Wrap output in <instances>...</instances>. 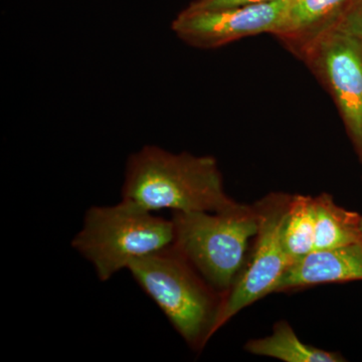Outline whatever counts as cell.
Segmentation results:
<instances>
[{
	"mask_svg": "<svg viewBox=\"0 0 362 362\" xmlns=\"http://www.w3.org/2000/svg\"><path fill=\"white\" fill-rule=\"evenodd\" d=\"M361 44H362V42H361Z\"/></svg>",
	"mask_w": 362,
	"mask_h": 362,
	"instance_id": "2e32d148",
	"label": "cell"
},
{
	"mask_svg": "<svg viewBox=\"0 0 362 362\" xmlns=\"http://www.w3.org/2000/svg\"><path fill=\"white\" fill-rule=\"evenodd\" d=\"M337 105L362 163V44L340 30L324 33L298 56Z\"/></svg>",
	"mask_w": 362,
	"mask_h": 362,
	"instance_id": "8992f818",
	"label": "cell"
},
{
	"mask_svg": "<svg viewBox=\"0 0 362 362\" xmlns=\"http://www.w3.org/2000/svg\"><path fill=\"white\" fill-rule=\"evenodd\" d=\"M175 243L173 220H165L122 199L112 206H93L86 211L82 228L71 247L94 267L106 282L131 264Z\"/></svg>",
	"mask_w": 362,
	"mask_h": 362,
	"instance_id": "3957f363",
	"label": "cell"
},
{
	"mask_svg": "<svg viewBox=\"0 0 362 362\" xmlns=\"http://www.w3.org/2000/svg\"><path fill=\"white\" fill-rule=\"evenodd\" d=\"M291 0L220 9L180 11L171 25L178 39L190 47L213 49L246 37L276 32Z\"/></svg>",
	"mask_w": 362,
	"mask_h": 362,
	"instance_id": "52a82bcc",
	"label": "cell"
},
{
	"mask_svg": "<svg viewBox=\"0 0 362 362\" xmlns=\"http://www.w3.org/2000/svg\"><path fill=\"white\" fill-rule=\"evenodd\" d=\"M283 245L291 265L307 256L309 252L314 251V197L303 194L292 195L283 228Z\"/></svg>",
	"mask_w": 362,
	"mask_h": 362,
	"instance_id": "7c38bea8",
	"label": "cell"
},
{
	"mask_svg": "<svg viewBox=\"0 0 362 362\" xmlns=\"http://www.w3.org/2000/svg\"><path fill=\"white\" fill-rule=\"evenodd\" d=\"M315 245L314 250L333 249L362 240L361 216L339 206L332 195L314 197Z\"/></svg>",
	"mask_w": 362,
	"mask_h": 362,
	"instance_id": "30bf717a",
	"label": "cell"
},
{
	"mask_svg": "<svg viewBox=\"0 0 362 362\" xmlns=\"http://www.w3.org/2000/svg\"><path fill=\"white\" fill-rule=\"evenodd\" d=\"M173 246L216 291L225 295L245 265L250 243L259 230L256 207L233 211H176Z\"/></svg>",
	"mask_w": 362,
	"mask_h": 362,
	"instance_id": "277c9868",
	"label": "cell"
},
{
	"mask_svg": "<svg viewBox=\"0 0 362 362\" xmlns=\"http://www.w3.org/2000/svg\"><path fill=\"white\" fill-rule=\"evenodd\" d=\"M351 0H291L273 33L288 51L299 56L324 33L337 30Z\"/></svg>",
	"mask_w": 362,
	"mask_h": 362,
	"instance_id": "9c48e42d",
	"label": "cell"
},
{
	"mask_svg": "<svg viewBox=\"0 0 362 362\" xmlns=\"http://www.w3.org/2000/svg\"><path fill=\"white\" fill-rule=\"evenodd\" d=\"M122 199L153 213H221L242 204L226 194L214 157L173 153L156 145H146L127 159Z\"/></svg>",
	"mask_w": 362,
	"mask_h": 362,
	"instance_id": "6da1fadb",
	"label": "cell"
},
{
	"mask_svg": "<svg viewBox=\"0 0 362 362\" xmlns=\"http://www.w3.org/2000/svg\"><path fill=\"white\" fill-rule=\"evenodd\" d=\"M337 30L362 42V0L350 1Z\"/></svg>",
	"mask_w": 362,
	"mask_h": 362,
	"instance_id": "4fadbf2b",
	"label": "cell"
},
{
	"mask_svg": "<svg viewBox=\"0 0 362 362\" xmlns=\"http://www.w3.org/2000/svg\"><path fill=\"white\" fill-rule=\"evenodd\" d=\"M188 346L202 350L216 334L223 294L202 277L173 245L128 268Z\"/></svg>",
	"mask_w": 362,
	"mask_h": 362,
	"instance_id": "7a4b0ae2",
	"label": "cell"
},
{
	"mask_svg": "<svg viewBox=\"0 0 362 362\" xmlns=\"http://www.w3.org/2000/svg\"><path fill=\"white\" fill-rule=\"evenodd\" d=\"M292 194L272 192L254 204L259 230L245 265L223 295L216 332L243 309L273 294L278 281L291 265L283 245V228Z\"/></svg>",
	"mask_w": 362,
	"mask_h": 362,
	"instance_id": "5b68a950",
	"label": "cell"
},
{
	"mask_svg": "<svg viewBox=\"0 0 362 362\" xmlns=\"http://www.w3.org/2000/svg\"><path fill=\"white\" fill-rule=\"evenodd\" d=\"M274 0H194L188 4L192 9H220L266 4Z\"/></svg>",
	"mask_w": 362,
	"mask_h": 362,
	"instance_id": "5bb4252c",
	"label": "cell"
},
{
	"mask_svg": "<svg viewBox=\"0 0 362 362\" xmlns=\"http://www.w3.org/2000/svg\"><path fill=\"white\" fill-rule=\"evenodd\" d=\"M354 281H362V240L309 252L289 266L278 281L273 294Z\"/></svg>",
	"mask_w": 362,
	"mask_h": 362,
	"instance_id": "ba28073f",
	"label": "cell"
},
{
	"mask_svg": "<svg viewBox=\"0 0 362 362\" xmlns=\"http://www.w3.org/2000/svg\"><path fill=\"white\" fill-rule=\"evenodd\" d=\"M245 349L255 356L272 357L285 362H343L339 352L328 351L306 344L287 321H279L269 337L249 340Z\"/></svg>",
	"mask_w": 362,
	"mask_h": 362,
	"instance_id": "8fae6325",
	"label": "cell"
},
{
	"mask_svg": "<svg viewBox=\"0 0 362 362\" xmlns=\"http://www.w3.org/2000/svg\"><path fill=\"white\" fill-rule=\"evenodd\" d=\"M361 233H362V216H361Z\"/></svg>",
	"mask_w": 362,
	"mask_h": 362,
	"instance_id": "9a60e30c",
	"label": "cell"
}]
</instances>
